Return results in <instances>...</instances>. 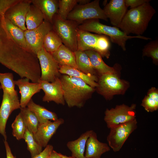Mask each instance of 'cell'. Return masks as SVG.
Instances as JSON below:
<instances>
[{
    "label": "cell",
    "mask_w": 158,
    "mask_h": 158,
    "mask_svg": "<svg viewBox=\"0 0 158 158\" xmlns=\"http://www.w3.org/2000/svg\"><path fill=\"white\" fill-rule=\"evenodd\" d=\"M150 2L127 11L118 28L127 35L141 36L156 12Z\"/></svg>",
    "instance_id": "obj_1"
},
{
    "label": "cell",
    "mask_w": 158,
    "mask_h": 158,
    "mask_svg": "<svg viewBox=\"0 0 158 158\" xmlns=\"http://www.w3.org/2000/svg\"><path fill=\"white\" fill-rule=\"evenodd\" d=\"M59 78L65 102L70 108L83 107L95 90V88L79 78L63 74Z\"/></svg>",
    "instance_id": "obj_2"
},
{
    "label": "cell",
    "mask_w": 158,
    "mask_h": 158,
    "mask_svg": "<svg viewBox=\"0 0 158 158\" xmlns=\"http://www.w3.org/2000/svg\"><path fill=\"white\" fill-rule=\"evenodd\" d=\"M78 28L88 32H93L98 35H105L109 38L111 42L117 44L124 51L126 50V42L128 40L135 38L145 40H152L150 38L142 35H127L118 28L103 24L97 19L85 20L80 24Z\"/></svg>",
    "instance_id": "obj_3"
},
{
    "label": "cell",
    "mask_w": 158,
    "mask_h": 158,
    "mask_svg": "<svg viewBox=\"0 0 158 158\" xmlns=\"http://www.w3.org/2000/svg\"><path fill=\"white\" fill-rule=\"evenodd\" d=\"M95 90L107 100H110L115 95L124 94L129 87L128 83L120 78L116 70L99 76Z\"/></svg>",
    "instance_id": "obj_4"
},
{
    "label": "cell",
    "mask_w": 158,
    "mask_h": 158,
    "mask_svg": "<svg viewBox=\"0 0 158 158\" xmlns=\"http://www.w3.org/2000/svg\"><path fill=\"white\" fill-rule=\"evenodd\" d=\"M53 23V30L63 44L74 52L77 51V30L79 24L74 21L60 19L56 16Z\"/></svg>",
    "instance_id": "obj_5"
},
{
    "label": "cell",
    "mask_w": 158,
    "mask_h": 158,
    "mask_svg": "<svg viewBox=\"0 0 158 158\" xmlns=\"http://www.w3.org/2000/svg\"><path fill=\"white\" fill-rule=\"evenodd\" d=\"M108 19L99 5V0H95L84 5L77 4L68 15L67 19L75 21L79 24L90 19Z\"/></svg>",
    "instance_id": "obj_6"
},
{
    "label": "cell",
    "mask_w": 158,
    "mask_h": 158,
    "mask_svg": "<svg viewBox=\"0 0 158 158\" xmlns=\"http://www.w3.org/2000/svg\"><path fill=\"white\" fill-rule=\"evenodd\" d=\"M136 104L129 106L124 104L117 105L114 108L107 109L104 120L107 128L110 129L136 118Z\"/></svg>",
    "instance_id": "obj_7"
},
{
    "label": "cell",
    "mask_w": 158,
    "mask_h": 158,
    "mask_svg": "<svg viewBox=\"0 0 158 158\" xmlns=\"http://www.w3.org/2000/svg\"><path fill=\"white\" fill-rule=\"evenodd\" d=\"M137 127L136 119L110 129L107 137L108 145L115 152L119 151L130 135Z\"/></svg>",
    "instance_id": "obj_8"
},
{
    "label": "cell",
    "mask_w": 158,
    "mask_h": 158,
    "mask_svg": "<svg viewBox=\"0 0 158 158\" xmlns=\"http://www.w3.org/2000/svg\"><path fill=\"white\" fill-rule=\"evenodd\" d=\"M41 69L40 80L52 83L60 76V66L51 54L43 47L37 54Z\"/></svg>",
    "instance_id": "obj_9"
},
{
    "label": "cell",
    "mask_w": 158,
    "mask_h": 158,
    "mask_svg": "<svg viewBox=\"0 0 158 158\" xmlns=\"http://www.w3.org/2000/svg\"><path fill=\"white\" fill-rule=\"evenodd\" d=\"M52 29L51 24L44 20L37 28L25 31V35L29 52L36 56L38 52L43 47L45 36Z\"/></svg>",
    "instance_id": "obj_10"
},
{
    "label": "cell",
    "mask_w": 158,
    "mask_h": 158,
    "mask_svg": "<svg viewBox=\"0 0 158 158\" xmlns=\"http://www.w3.org/2000/svg\"><path fill=\"white\" fill-rule=\"evenodd\" d=\"M3 90L2 100L0 107V133L6 140V123L12 112L21 108L18 95H13Z\"/></svg>",
    "instance_id": "obj_11"
},
{
    "label": "cell",
    "mask_w": 158,
    "mask_h": 158,
    "mask_svg": "<svg viewBox=\"0 0 158 158\" xmlns=\"http://www.w3.org/2000/svg\"><path fill=\"white\" fill-rule=\"evenodd\" d=\"M31 3V1L19 0L7 10L5 18L25 31L27 30L25 24L26 17Z\"/></svg>",
    "instance_id": "obj_12"
},
{
    "label": "cell",
    "mask_w": 158,
    "mask_h": 158,
    "mask_svg": "<svg viewBox=\"0 0 158 158\" xmlns=\"http://www.w3.org/2000/svg\"><path fill=\"white\" fill-rule=\"evenodd\" d=\"M38 83L40 84L41 90L44 92V95L42 98L43 102L53 101L57 104H65L63 91L59 78H57L53 82L40 80Z\"/></svg>",
    "instance_id": "obj_13"
},
{
    "label": "cell",
    "mask_w": 158,
    "mask_h": 158,
    "mask_svg": "<svg viewBox=\"0 0 158 158\" xmlns=\"http://www.w3.org/2000/svg\"><path fill=\"white\" fill-rule=\"evenodd\" d=\"M64 122L63 119L60 118L55 121H48L39 124L37 131L33 134L35 139L42 147H45L58 128Z\"/></svg>",
    "instance_id": "obj_14"
},
{
    "label": "cell",
    "mask_w": 158,
    "mask_h": 158,
    "mask_svg": "<svg viewBox=\"0 0 158 158\" xmlns=\"http://www.w3.org/2000/svg\"><path fill=\"white\" fill-rule=\"evenodd\" d=\"M124 0H111L103 9L111 24L118 27L127 11Z\"/></svg>",
    "instance_id": "obj_15"
},
{
    "label": "cell",
    "mask_w": 158,
    "mask_h": 158,
    "mask_svg": "<svg viewBox=\"0 0 158 158\" xmlns=\"http://www.w3.org/2000/svg\"><path fill=\"white\" fill-rule=\"evenodd\" d=\"M29 80L27 78L14 80L15 84L18 87L21 95L20 103L21 108L26 107L32 96L41 90L39 83H30Z\"/></svg>",
    "instance_id": "obj_16"
},
{
    "label": "cell",
    "mask_w": 158,
    "mask_h": 158,
    "mask_svg": "<svg viewBox=\"0 0 158 158\" xmlns=\"http://www.w3.org/2000/svg\"><path fill=\"white\" fill-rule=\"evenodd\" d=\"M17 1L0 0V56L8 46L10 40V36L6 26L5 14L7 10Z\"/></svg>",
    "instance_id": "obj_17"
},
{
    "label": "cell",
    "mask_w": 158,
    "mask_h": 158,
    "mask_svg": "<svg viewBox=\"0 0 158 158\" xmlns=\"http://www.w3.org/2000/svg\"><path fill=\"white\" fill-rule=\"evenodd\" d=\"M85 147V156L86 158H101L103 154L110 150L108 144L98 140L94 131L87 139Z\"/></svg>",
    "instance_id": "obj_18"
},
{
    "label": "cell",
    "mask_w": 158,
    "mask_h": 158,
    "mask_svg": "<svg viewBox=\"0 0 158 158\" xmlns=\"http://www.w3.org/2000/svg\"><path fill=\"white\" fill-rule=\"evenodd\" d=\"M99 35L78 28L77 30V50L95 51Z\"/></svg>",
    "instance_id": "obj_19"
},
{
    "label": "cell",
    "mask_w": 158,
    "mask_h": 158,
    "mask_svg": "<svg viewBox=\"0 0 158 158\" xmlns=\"http://www.w3.org/2000/svg\"><path fill=\"white\" fill-rule=\"evenodd\" d=\"M31 2L41 11L44 16V20L52 24L55 14L58 12L59 0H34L31 1Z\"/></svg>",
    "instance_id": "obj_20"
},
{
    "label": "cell",
    "mask_w": 158,
    "mask_h": 158,
    "mask_svg": "<svg viewBox=\"0 0 158 158\" xmlns=\"http://www.w3.org/2000/svg\"><path fill=\"white\" fill-rule=\"evenodd\" d=\"M51 54L60 66H67L77 69L74 52L63 44Z\"/></svg>",
    "instance_id": "obj_21"
},
{
    "label": "cell",
    "mask_w": 158,
    "mask_h": 158,
    "mask_svg": "<svg viewBox=\"0 0 158 158\" xmlns=\"http://www.w3.org/2000/svg\"><path fill=\"white\" fill-rule=\"evenodd\" d=\"M89 130L82 134L77 139L68 142L66 145L74 158H86L84 154L87 140L93 132Z\"/></svg>",
    "instance_id": "obj_22"
},
{
    "label": "cell",
    "mask_w": 158,
    "mask_h": 158,
    "mask_svg": "<svg viewBox=\"0 0 158 158\" xmlns=\"http://www.w3.org/2000/svg\"><path fill=\"white\" fill-rule=\"evenodd\" d=\"M88 56L92 65L98 77L106 73L114 71L115 67L107 65L103 60L101 56L97 52L92 50L85 51Z\"/></svg>",
    "instance_id": "obj_23"
},
{
    "label": "cell",
    "mask_w": 158,
    "mask_h": 158,
    "mask_svg": "<svg viewBox=\"0 0 158 158\" xmlns=\"http://www.w3.org/2000/svg\"><path fill=\"white\" fill-rule=\"evenodd\" d=\"M59 72L60 74L80 79L93 88L97 86V76L86 74L76 68L67 66H60Z\"/></svg>",
    "instance_id": "obj_24"
},
{
    "label": "cell",
    "mask_w": 158,
    "mask_h": 158,
    "mask_svg": "<svg viewBox=\"0 0 158 158\" xmlns=\"http://www.w3.org/2000/svg\"><path fill=\"white\" fill-rule=\"evenodd\" d=\"M27 107L37 116L39 124L46 123L48 121H57L59 118L56 114L44 107L35 103L31 99Z\"/></svg>",
    "instance_id": "obj_25"
},
{
    "label": "cell",
    "mask_w": 158,
    "mask_h": 158,
    "mask_svg": "<svg viewBox=\"0 0 158 158\" xmlns=\"http://www.w3.org/2000/svg\"><path fill=\"white\" fill-rule=\"evenodd\" d=\"M5 22L7 31L14 42L20 47L29 52L25 38L24 31L13 25L5 18Z\"/></svg>",
    "instance_id": "obj_26"
},
{
    "label": "cell",
    "mask_w": 158,
    "mask_h": 158,
    "mask_svg": "<svg viewBox=\"0 0 158 158\" xmlns=\"http://www.w3.org/2000/svg\"><path fill=\"white\" fill-rule=\"evenodd\" d=\"M44 20V16L40 10L34 5L31 4L25 18L27 30L37 28Z\"/></svg>",
    "instance_id": "obj_27"
},
{
    "label": "cell",
    "mask_w": 158,
    "mask_h": 158,
    "mask_svg": "<svg viewBox=\"0 0 158 158\" xmlns=\"http://www.w3.org/2000/svg\"><path fill=\"white\" fill-rule=\"evenodd\" d=\"M74 53L77 69L86 74L98 77L85 52L77 50Z\"/></svg>",
    "instance_id": "obj_28"
},
{
    "label": "cell",
    "mask_w": 158,
    "mask_h": 158,
    "mask_svg": "<svg viewBox=\"0 0 158 158\" xmlns=\"http://www.w3.org/2000/svg\"><path fill=\"white\" fill-rule=\"evenodd\" d=\"M62 44L60 38L52 30L45 36L43 47L46 51L51 54L56 51Z\"/></svg>",
    "instance_id": "obj_29"
},
{
    "label": "cell",
    "mask_w": 158,
    "mask_h": 158,
    "mask_svg": "<svg viewBox=\"0 0 158 158\" xmlns=\"http://www.w3.org/2000/svg\"><path fill=\"white\" fill-rule=\"evenodd\" d=\"M21 113L25 121L27 128L33 134L37 131L39 122L37 118L32 111L27 107L20 108Z\"/></svg>",
    "instance_id": "obj_30"
},
{
    "label": "cell",
    "mask_w": 158,
    "mask_h": 158,
    "mask_svg": "<svg viewBox=\"0 0 158 158\" xmlns=\"http://www.w3.org/2000/svg\"><path fill=\"white\" fill-rule=\"evenodd\" d=\"M11 127L13 136L18 140L23 139L27 127L25 120L20 112L16 116L12 124Z\"/></svg>",
    "instance_id": "obj_31"
},
{
    "label": "cell",
    "mask_w": 158,
    "mask_h": 158,
    "mask_svg": "<svg viewBox=\"0 0 158 158\" xmlns=\"http://www.w3.org/2000/svg\"><path fill=\"white\" fill-rule=\"evenodd\" d=\"M23 139L27 145L28 150L30 152L31 158L39 154L42 151V147L35 140L33 133L27 128Z\"/></svg>",
    "instance_id": "obj_32"
},
{
    "label": "cell",
    "mask_w": 158,
    "mask_h": 158,
    "mask_svg": "<svg viewBox=\"0 0 158 158\" xmlns=\"http://www.w3.org/2000/svg\"><path fill=\"white\" fill-rule=\"evenodd\" d=\"M78 3V0H59L58 9L56 16L59 18L67 19L70 13Z\"/></svg>",
    "instance_id": "obj_33"
},
{
    "label": "cell",
    "mask_w": 158,
    "mask_h": 158,
    "mask_svg": "<svg viewBox=\"0 0 158 158\" xmlns=\"http://www.w3.org/2000/svg\"><path fill=\"white\" fill-rule=\"evenodd\" d=\"M110 46L109 38L105 35H99L94 51L98 53L102 57L108 59L110 55Z\"/></svg>",
    "instance_id": "obj_34"
},
{
    "label": "cell",
    "mask_w": 158,
    "mask_h": 158,
    "mask_svg": "<svg viewBox=\"0 0 158 158\" xmlns=\"http://www.w3.org/2000/svg\"><path fill=\"white\" fill-rule=\"evenodd\" d=\"M0 83L3 90H6L13 95H18L15 90V85L12 73H0Z\"/></svg>",
    "instance_id": "obj_35"
},
{
    "label": "cell",
    "mask_w": 158,
    "mask_h": 158,
    "mask_svg": "<svg viewBox=\"0 0 158 158\" xmlns=\"http://www.w3.org/2000/svg\"><path fill=\"white\" fill-rule=\"evenodd\" d=\"M142 56L151 57L153 63L158 64V39L150 41L144 46L142 49Z\"/></svg>",
    "instance_id": "obj_36"
},
{
    "label": "cell",
    "mask_w": 158,
    "mask_h": 158,
    "mask_svg": "<svg viewBox=\"0 0 158 158\" xmlns=\"http://www.w3.org/2000/svg\"><path fill=\"white\" fill-rule=\"evenodd\" d=\"M141 105L147 112H152L158 109V102L147 95L142 99Z\"/></svg>",
    "instance_id": "obj_37"
},
{
    "label": "cell",
    "mask_w": 158,
    "mask_h": 158,
    "mask_svg": "<svg viewBox=\"0 0 158 158\" xmlns=\"http://www.w3.org/2000/svg\"><path fill=\"white\" fill-rule=\"evenodd\" d=\"M53 147L51 145H48L39 154L32 158H49Z\"/></svg>",
    "instance_id": "obj_38"
},
{
    "label": "cell",
    "mask_w": 158,
    "mask_h": 158,
    "mask_svg": "<svg viewBox=\"0 0 158 158\" xmlns=\"http://www.w3.org/2000/svg\"><path fill=\"white\" fill-rule=\"evenodd\" d=\"M150 1V0H124L126 7H130V8L137 7Z\"/></svg>",
    "instance_id": "obj_39"
},
{
    "label": "cell",
    "mask_w": 158,
    "mask_h": 158,
    "mask_svg": "<svg viewBox=\"0 0 158 158\" xmlns=\"http://www.w3.org/2000/svg\"><path fill=\"white\" fill-rule=\"evenodd\" d=\"M147 95L158 102V90L155 87H152L148 91Z\"/></svg>",
    "instance_id": "obj_40"
},
{
    "label": "cell",
    "mask_w": 158,
    "mask_h": 158,
    "mask_svg": "<svg viewBox=\"0 0 158 158\" xmlns=\"http://www.w3.org/2000/svg\"><path fill=\"white\" fill-rule=\"evenodd\" d=\"M4 142L6 149V158H16L13 154L10 147L7 141L4 140Z\"/></svg>",
    "instance_id": "obj_41"
},
{
    "label": "cell",
    "mask_w": 158,
    "mask_h": 158,
    "mask_svg": "<svg viewBox=\"0 0 158 158\" xmlns=\"http://www.w3.org/2000/svg\"><path fill=\"white\" fill-rule=\"evenodd\" d=\"M49 158H61L59 153L53 150L50 155Z\"/></svg>",
    "instance_id": "obj_42"
},
{
    "label": "cell",
    "mask_w": 158,
    "mask_h": 158,
    "mask_svg": "<svg viewBox=\"0 0 158 158\" xmlns=\"http://www.w3.org/2000/svg\"><path fill=\"white\" fill-rule=\"evenodd\" d=\"M91 1L89 0H78V3L79 5H84L87 4Z\"/></svg>",
    "instance_id": "obj_43"
},
{
    "label": "cell",
    "mask_w": 158,
    "mask_h": 158,
    "mask_svg": "<svg viewBox=\"0 0 158 158\" xmlns=\"http://www.w3.org/2000/svg\"><path fill=\"white\" fill-rule=\"evenodd\" d=\"M59 154L61 158H74L72 156H68L60 153H59Z\"/></svg>",
    "instance_id": "obj_44"
},
{
    "label": "cell",
    "mask_w": 158,
    "mask_h": 158,
    "mask_svg": "<svg viewBox=\"0 0 158 158\" xmlns=\"http://www.w3.org/2000/svg\"><path fill=\"white\" fill-rule=\"evenodd\" d=\"M1 89H2V87H1V86L0 85V90Z\"/></svg>",
    "instance_id": "obj_45"
}]
</instances>
